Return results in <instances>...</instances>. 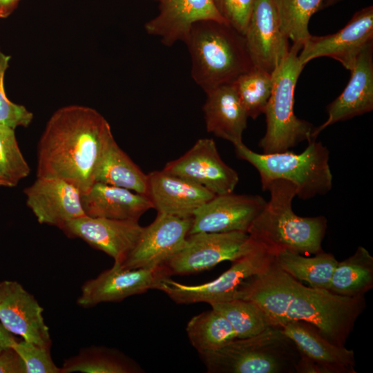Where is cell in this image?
<instances>
[{"mask_svg":"<svg viewBox=\"0 0 373 373\" xmlns=\"http://www.w3.org/2000/svg\"><path fill=\"white\" fill-rule=\"evenodd\" d=\"M19 0H0V18H6L14 10Z\"/></svg>","mask_w":373,"mask_h":373,"instance_id":"39","label":"cell"},{"mask_svg":"<svg viewBox=\"0 0 373 373\" xmlns=\"http://www.w3.org/2000/svg\"><path fill=\"white\" fill-rule=\"evenodd\" d=\"M303 45L294 43L287 56L271 73L272 89L264 114L266 131L259 141L263 153L289 151L303 141L310 142L314 126L294 111V90L305 66L298 59Z\"/></svg>","mask_w":373,"mask_h":373,"instance_id":"7","label":"cell"},{"mask_svg":"<svg viewBox=\"0 0 373 373\" xmlns=\"http://www.w3.org/2000/svg\"><path fill=\"white\" fill-rule=\"evenodd\" d=\"M138 220L84 216L68 222L61 229L70 238H80L122 264L143 230Z\"/></svg>","mask_w":373,"mask_h":373,"instance_id":"16","label":"cell"},{"mask_svg":"<svg viewBox=\"0 0 373 373\" xmlns=\"http://www.w3.org/2000/svg\"><path fill=\"white\" fill-rule=\"evenodd\" d=\"M266 202L258 195H216L195 211L189 235L200 232L247 233Z\"/></svg>","mask_w":373,"mask_h":373,"instance_id":"17","label":"cell"},{"mask_svg":"<svg viewBox=\"0 0 373 373\" xmlns=\"http://www.w3.org/2000/svg\"><path fill=\"white\" fill-rule=\"evenodd\" d=\"M267 191L270 198L249 227L250 237L276 252L289 250L309 255L322 251L326 218L296 215L291 207L296 189L290 182L274 180Z\"/></svg>","mask_w":373,"mask_h":373,"instance_id":"3","label":"cell"},{"mask_svg":"<svg viewBox=\"0 0 373 373\" xmlns=\"http://www.w3.org/2000/svg\"><path fill=\"white\" fill-rule=\"evenodd\" d=\"M234 147L237 157L248 162L258 171L263 191H267L269 184L276 180L292 183L296 196L302 200L325 195L332 189L329 151L321 142L312 140L300 153L289 151L258 153L244 143Z\"/></svg>","mask_w":373,"mask_h":373,"instance_id":"5","label":"cell"},{"mask_svg":"<svg viewBox=\"0 0 373 373\" xmlns=\"http://www.w3.org/2000/svg\"><path fill=\"white\" fill-rule=\"evenodd\" d=\"M325 0H274L279 25L294 43L303 44L311 35L309 21L323 8Z\"/></svg>","mask_w":373,"mask_h":373,"instance_id":"31","label":"cell"},{"mask_svg":"<svg viewBox=\"0 0 373 373\" xmlns=\"http://www.w3.org/2000/svg\"><path fill=\"white\" fill-rule=\"evenodd\" d=\"M12 347L22 359L26 373H61L53 362L50 348L37 345L25 340L15 341Z\"/></svg>","mask_w":373,"mask_h":373,"instance_id":"35","label":"cell"},{"mask_svg":"<svg viewBox=\"0 0 373 373\" xmlns=\"http://www.w3.org/2000/svg\"><path fill=\"white\" fill-rule=\"evenodd\" d=\"M23 193L27 206L40 224L61 229L68 222L86 216L81 191L65 180L37 177Z\"/></svg>","mask_w":373,"mask_h":373,"instance_id":"19","label":"cell"},{"mask_svg":"<svg viewBox=\"0 0 373 373\" xmlns=\"http://www.w3.org/2000/svg\"><path fill=\"white\" fill-rule=\"evenodd\" d=\"M276 251L260 244L246 256L233 262L232 266L212 281L189 285L163 277L154 289H159L178 304L207 303L209 305L231 299L247 279L263 274L274 262Z\"/></svg>","mask_w":373,"mask_h":373,"instance_id":"8","label":"cell"},{"mask_svg":"<svg viewBox=\"0 0 373 373\" xmlns=\"http://www.w3.org/2000/svg\"><path fill=\"white\" fill-rule=\"evenodd\" d=\"M256 0H213L224 20L245 35Z\"/></svg>","mask_w":373,"mask_h":373,"instance_id":"36","label":"cell"},{"mask_svg":"<svg viewBox=\"0 0 373 373\" xmlns=\"http://www.w3.org/2000/svg\"><path fill=\"white\" fill-rule=\"evenodd\" d=\"M163 277L169 276L162 265L156 268L128 269L114 262L111 268L82 285L77 304L89 308L102 303L119 302L154 289Z\"/></svg>","mask_w":373,"mask_h":373,"instance_id":"14","label":"cell"},{"mask_svg":"<svg viewBox=\"0 0 373 373\" xmlns=\"http://www.w3.org/2000/svg\"><path fill=\"white\" fill-rule=\"evenodd\" d=\"M139 367L113 349L90 347L64 361L61 373H132L139 372Z\"/></svg>","mask_w":373,"mask_h":373,"instance_id":"29","label":"cell"},{"mask_svg":"<svg viewBox=\"0 0 373 373\" xmlns=\"http://www.w3.org/2000/svg\"><path fill=\"white\" fill-rule=\"evenodd\" d=\"M111 135L108 122L94 108L73 104L57 109L38 144L37 177L59 178L87 192Z\"/></svg>","mask_w":373,"mask_h":373,"instance_id":"2","label":"cell"},{"mask_svg":"<svg viewBox=\"0 0 373 373\" xmlns=\"http://www.w3.org/2000/svg\"><path fill=\"white\" fill-rule=\"evenodd\" d=\"M231 298L254 302L273 326L280 327L290 321L310 323L339 346H345L365 308V296H343L328 289L305 286L274 262L263 274L245 280Z\"/></svg>","mask_w":373,"mask_h":373,"instance_id":"1","label":"cell"},{"mask_svg":"<svg viewBox=\"0 0 373 373\" xmlns=\"http://www.w3.org/2000/svg\"><path fill=\"white\" fill-rule=\"evenodd\" d=\"M158 14L144 26L146 32L171 46L185 42L192 26L201 21L227 23L216 10L213 0H160ZM228 24V23H227Z\"/></svg>","mask_w":373,"mask_h":373,"instance_id":"22","label":"cell"},{"mask_svg":"<svg viewBox=\"0 0 373 373\" xmlns=\"http://www.w3.org/2000/svg\"><path fill=\"white\" fill-rule=\"evenodd\" d=\"M186 332L199 354L218 350L237 338L229 322L213 309L191 318Z\"/></svg>","mask_w":373,"mask_h":373,"instance_id":"28","label":"cell"},{"mask_svg":"<svg viewBox=\"0 0 373 373\" xmlns=\"http://www.w3.org/2000/svg\"><path fill=\"white\" fill-rule=\"evenodd\" d=\"M373 41V7L357 11L340 30L325 36H312L303 43L298 54L300 64L305 66L320 57L338 61L351 70L363 49Z\"/></svg>","mask_w":373,"mask_h":373,"instance_id":"11","label":"cell"},{"mask_svg":"<svg viewBox=\"0 0 373 373\" xmlns=\"http://www.w3.org/2000/svg\"><path fill=\"white\" fill-rule=\"evenodd\" d=\"M15 341L13 334L7 331L0 322V352L12 347Z\"/></svg>","mask_w":373,"mask_h":373,"instance_id":"38","label":"cell"},{"mask_svg":"<svg viewBox=\"0 0 373 373\" xmlns=\"http://www.w3.org/2000/svg\"><path fill=\"white\" fill-rule=\"evenodd\" d=\"M0 186L14 187L15 185L0 173Z\"/></svg>","mask_w":373,"mask_h":373,"instance_id":"40","label":"cell"},{"mask_svg":"<svg viewBox=\"0 0 373 373\" xmlns=\"http://www.w3.org/2000/svg\"><path fill=\"white\" fill-rule=\"evenodd\" d=\"M124 188L146 196L147 174L133 162L111 135L97 162L94 182Z\"/></svg>","mask_w":373,"mask_h":373,"instance_id":"25","label":"cell"},{"mask_svg":"<svg viewBox=\"0 0 373 373\" xmlns=\"http://www.w3.org/2000/svg\"><path fill=\"white\" fill-rule=\"evenodd\" d=\"M332 254L323 251L314 257H305L289 250L276 252L274 263L294 278L307 283L310 287L328 289L338 263Z\"/></svg>","mask_w":373,"mask_h":373,"instance_id":"26","label":"cell"},{"mask_svg":"<svg viewBox=\"0 0 373 373\" xmlns=\"http://www.w3.org/2000/svg\"><path fill=\"white\" fill-rule=\"evenodd\" d=\"M200 356L209 372L292 373L300 354L281 327L272 326Z\"/></svg>","mask_w":373,"mask_h":373,"instance_id":"6","label":"cell"},{"mask_svg":"<svg viewBox=\"0 0 373 373\" xmlns=\"http://www.w3.org/2000/svg\"><path fill=\"white\" fill-rule=\"evenodd\" d=\"M210 305L229 322L237 338L257 335L273 326L265 312L248 300L231 298L213 303Z\"/></svg>","mask_w":373,"mask_h":373,"instance_id":"30","label":"cell"},{"mask_svg":"<svg viewBox=\"0 0 373 373\" xmlns=\"http://www.w3.org/2000/svg\"><path fill=\"white\" fill-rule=\"evenodd\" d=\"M185 43L191 59V76L204 92L233 83L254 67L245 36L227 23L198 21L191 28Z\"/></svg>","mask_w":373,"mask_h":373,"instance_id":"4","label":"cell"},{"mask_svg":"<svg viewBox=\"0 0 373 373\" xmlns=\"http://www.w3.org/2000/svg\"><path fill=\"white\" fill-rule=\"evenodd\" d=\"M280 327L300 352L296 372L356 373L353 350L330 342L312 324L290 321Z\"/></svg>","mask_w":373,"mask_h":373,"instance_id":"10","label":"cell"},{"mask_svg":"<svg viewBox=\"0 0 373 373\" xmlns=\"http://www.w3.org/2000/svg\"><path fill=\"white\" fill-rule=\"evenodd\" d=\"M15 129L0 124V173L15 186L30 171L18 145Z\"/></svg>","mask_w":373,"mask_h":373,"instance_id":"33","label":"cell"},{"mask_svg":"<svg viewBox=\"0 0 373 373\" xmlns=\"http://www.w3.org/2000/svg\"><path fill=\"white\" fill-rule=\"evenodd\" d=\"M254 67L269 73L289 50L288 38L280 29L274 0H256L245 34Z\"/></svg>","mask_w":373,"mask_h":373,"instance_id":"18","label":"cell"},{"mask_svg":"<svg viewBox=\"0 0 373 373\" xmlns=\"http://www.w3.org/2000/svg\"><path fill=\"white\" fill-rule=\"evenodd\" d=\"M260 244L242 231L193 233L187 236L185 246L162 267L169 277L197 273L223 261L234 262Z\"/></svg>","mask_w":373,"mask_h":373,"instance_id":"9","label":"cell"},{"mask_svg":"<svg viewBox=\"0 0 373 373\" xmlns=\"http://www.w3.org/2000/svg\"><path fill=\"white\" fill-rule=\"evenodd\" d=\"M163 170L195 182L216 195L233 193L239 181L238 173L223 162L211 138L199 139Z\"/></svg>","mask_w":373,"mask_h":373,"instance_id":"13","label":"cell"},{"mask_svg":"<svg viewBox=\"0 0 373 373\" xmlns=\"http://www.w3.org/2000/svg\"><path fill=\"white\" fill-rule=\"evenodd\" d=\"M342 0H325L323 4V8L328 7Z\"/></svg>","mask_w":373,"mask_h":373,"instance_id":"41","label":"cell"},{"mask_svg":"<svg viewBox=\"0 0 373 373\" xmlns=\"http://www.w3.org/2000/svg\"><path fill=\"white\" fill-rule=\"evenodd\" d=\"M43 307L16 280L0 281V322L7 331L37 345L50 348Z\"/></svg>","mask_w":373,"mask_h":373,"instance_id":"15","label":"cell"},{"mask_svg":"<svg viewBox=\"0 0 373 373\" xmlns=\"http://www.w3.org/2000/svg\"><path fill=\"white\" fill-rule=\"evenodd\" d=\"M82 204L87 216L117 220H138L153 208L144 195L97 182L82 194Z\"/></svg>","mask_w":373,"mask_h":373,"instance_id":"24","label":"cell"},{"mask_svg":"<svg viewBox=\"0 0 373 373\" xmlns=\"http://www.w3.org/2000/svg\"><path fill=\"white\" fill-rule=\"evenodd\" d=\"M191 218L157 213L155 220L143 227L131 251L121 264L123 268H156L169 260L186 243Z\"/></svg>","mask_w":373,"mask_h":373,"instance_id":"12","label":"cell"},{"mask_svg":"<svg viewBox=\"0 0 373 373\" xmlns=\"http://www.w3.org/2000/svg\"><path fill=\"white\" fill-rule=\"evenodd\" d=\"M10 58L0 47V124L15 129L19 126H28L33 119V114L24 106L11 102L6 94L4 78Z\"/></svg>","mask_w":373,"mask_h":373,"instance_id":"34","label":"cell"},{"mask_svg":"<svg viewBox=\"0 0 373 373\" xmlns=\"http://www.w3.org/2000/svg\"><path fill=\"white\" fill-rule=\"evenodd\" d=\"M232 84L248 117L255 119L264 113L272 89L271 73L254 66Z\"/></svg>","mask_w":373,"mask_h":373,"instance_id":"32","label":"cell"},{"mask_svg":"<svg viewBox=\"0 0 373 373\" xmlns=\"http://www.w3.org/2000/svg\"><path fill=\"white\" fill-rule=\"evenodd\" d=\"M373 287V257L359 246L355 253L338 262L328 290L347 297L365 296Z\"/></svg>","mask_w":373,"mask_h":373,"instance_id":"27","label":"cell"},{"mask_svg":"<svg viewBox=\"0 0 373 373\" xmlns=\"http://www.w3.org/2000/svg\"><path fill=\"white\" fill-rule=\"evenodd\" d=\"M215 195L201 185L163 169L147 174L146 196L157 213L191 218Z\"/></svg>","mask_w":373,"mask_h":373,"instance_id":"20","label":"cell"},{"mask_svg":"<svg viewBox=\"0 0 373 373\" xmlns=\"http://www.w3.org/2000/svg\"><path fill=\"white\" fill-rule=\"evenodd\" d=\"M350 72V79L343 91L327 106V120L314 128L312 140H316L325 128L336 122L373 110V41L361 52Z\"/></svg>","mask_w":373,"mask_h":373,"instance_id":"21","label":"cell"},{"mask_svg":"<svg viewBox=\"0 0 373 373\" xmlns=\"http://www.w3.org/2000/svg\"><path fill=\"white\" fill-rule=\"evenodd\" d=\"M0 373H26L22 359L12 347L0 352Z\"/></svg>","mask_w":373,"mask_h":373,"instance_id":"37","label":"cell"},{"mask_svg":"<svg viewBox=\"0 0 373 373\" xmlns=\"http://www.w3.org/2000/svg\"><path fill=\"white\" fill-rule=\"evenodd\" d=\"M205 93L207 99L202 110L207 131L233 146L243 143L248 116L233 84H222Z\"/></svg>","mask_w":373,"mask_h":373,"instance_id":"23","label":"cell"},{"mask_svg":"<svg viewBox=\"0 0 373 373\" xmlns=\"http://www.w3.org/2000/svg\"><path fill=\"white\" fill-rule=\"evenodd\" d=\"M157 1H160V0H157Z\"/></svg>","mask_w":373,"mask_h":373,"instance_id":"42","label":"cell"}]
</instances>
